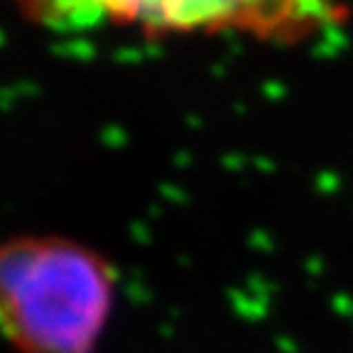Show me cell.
<instances>
[{
    "label": "cell",
    "instance_id": "obj_1",
    "mask_svg": "<svg viewBox=\"0 0 353 353\" xmlns=\"http://www.w3.org/2000/svg\"><path fill=\"white\" fill-rule=\"evenodd\" d=\"M113 297V265L72 238L20 236L0 253V321L17 353H94Z\"/></svg>",
    "mask_w": 353,
    "mask_h": 353
},
{
    "label": "cell",
    "instance_id": "obj_2",
    "mask_svg": "<svg viewBox=\"0 0 353 353\" xmlns=\"http://www.w3.org/2000/svg\"><path fill=\"white\" fill-rule=\"evenodd\" d=\"M39 20L113 22L145 32L302 39L336 20V0H22Z\"/></svg>",
    "mask_w": 353,
    "mask_h": 353
}]
</instances>
